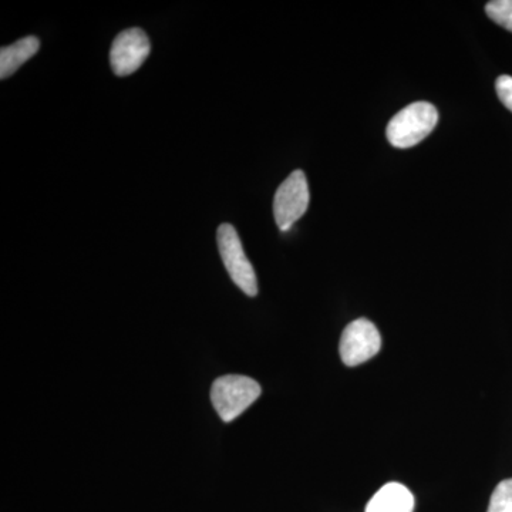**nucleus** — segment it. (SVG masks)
Returning <instances> with one entry per match:
<instances>
[{"mask_svg": "<svg viewBox=\"0 0 512 512\" xmlns=\"http://www.w3.org/2000/svg\"><path fill=\"white\" fill-rule=\"evenodd\" d=\"M439 123V111L427 101H417L404 107L390 120L387 126V140L393 147L410 148L417 146Z\"/></svg>", "mask_w": 512, "mask_h": 512, "instance_id": "1", "label": "nucleus"}, {"mask_svg": "<svg viewBox=\"0 0 512 512\" xmlns=\"http://www.w3.org/2000/svg\"><path fill=\"white\" fill-rule=\"evenodd\" d=\"M261 386L248 376L218 377L211 387V402L222 421L229 423L241 416L261 396Z\"/></svg>", "mask_w": 512, "mask_h": 512, "instance_id": "2", "label": "nucleus"}, {"mask_svg": "<svg viewBox=\"0 0 512 512\" xmlns=\"http://www.w3.org/2000/svg\"><path fill=\"white\" fill-rule=\"evenodd\" d=\"M217 242L222 262L232 282L248 296L258 295V279H256L254 266L245 255L237 229L231 224L220 225L217 231Z\"/></svg>", "mask_w": 512, "mask_h": 512, "instance_id": "3", "label": "nucleus"}, {"mask_svg": "<svg viewBox=\"0 0 512 512\" xmlns=\"http://www.w3.org/2000/svg\"><path fill=\"white\" fill-rule=\"evenodd\" d=\"M309 185L302 170L293 171L279 185L274 198V217L276 225L282 232L289 231L296 221L301 220L308 211Z\"/></svg>", "mask_w": 512, "mask_h": 512, "instance_id": "4", "label": "nucleus"}, {"mask_svg": "<svg viewBox=\"0 0 512 512\" xmlns=\"http://www.w3.org/2000/svg\"><path fill=\"white\" fill-rule=\"evenodd\" d=\"M382 348V336L370 320L357 319L343 330L340 357L346 366H359L375 357Z\"/></svg>", "mask_w": 512, "mask_h": 512, "instance_id": "5", "label": "nucleus"}, {"mask_svg": "<svg viewBox=\"0 0 512 512\" xmlns=\"http://www.w3.org/2000/svg\"><path fill=\"white\" fill-rule=\"evenodd\" d=\"M150 50V39L146 32L138 28L124 30L111 45V69L116 76H130L143 66Z\"/></svg>", "mask_w": 512, "mask_h": 512, "instance_id": "6", "label": "nucleus"}, {"mask_svg": "<svg viewBox=\"0 0 512 512\" xmlns=\"http://www.w3.org/2000/svg\"><path fill=\"white\" fill-rule=\"evenodd\" d=\"M414 497L406 485H383L367 504L366 512H413Z\"/></svg>", "mask_w": 512, "mask_h": 512, "instance_id": "7", "label": "nucleus"}, {"mask_svg": "<svg viewBox=\"0 0 512 512\" xmlns=\"http://www.w3.org/2000/svg\"><path fill=\"white\" fill-rule=\"evenodd\" d=\"M40 40L35 36L23 37L13 45L0 50V79L5 80L36 55Z\"/></svg>", "mask_w": 512, "mask_h": 512, "instance_id": "8", "label": "nucleus"}, {"mask_svg": "<svg viewBox=\"0 0 512 512\" xmlns=\"http://www.w3.org/2000/svg\"><path fill=\"white\" fill-rule=\"evenodd\" d=\"M488 18L512 32V0H493L485 6Z\"/></svg>", "mask_w": 512, "mask_h": 512, "instance_id": "9", "label": "nucleus"}, {"mask_svg": "<svg viewBox=\"0 0 512 512\" xmlns=\"http://www.w3.org/2000/svg\"><path fill=\"white\" fill-rule=\"evenodd\" d=\"M487 512H512V478L497 485Z\"/></svg>", "mask_w": 512, "mask_h": 512, "instance_id": "10", "label": "nucleus"}, {"mask_svg": "<svg viewBox=\"0 0 512 512\" xmlns=\"http://www.w3.org/2000/svg\"><path fill=\"white\" fill-rule=\"evenodd\" d=\"M495 90H497L501 103L512 111V77L507 76V74L498 77L497 82H495Z\"/></svg>", "mask_w": 512, "mask_h": 512, "instance_id": "11", "label": "nucleus"}]
</instances>
